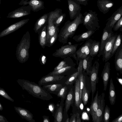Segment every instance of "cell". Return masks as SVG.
Instances as JSON below:
<instances>
[{
  "label": "cell",
  "mask_w": 122,
  "mask_h": 122,
  "mask_svg": "<svg viewBox=\"0 0 122 122\" xmlns=\"http://www.w3.org/2000/svg\"><path fill=\"white\" fill-rule=\"evenodd\" d=\"M17 81L23 90H26L33 96L44 100L48 101L52 96L39 84L27 80L18 79Z\"/></svg>",
  "instance_id": "6da1fadb"
},
{
  "label": "cell",
  "mask_w": 122,
  "mask_h": 122,
  "mask_svg": "<svg viewBox=\"0 0 122 122\" xmlns=\"http://www.w3.org/2000/svg\"><path fill=\"white\" fill-rule=\"evenodd\" d=\"M83 17L80 13L73 21L68 20L65 23L58 34V38L59 42L63 44L66 43L68 38L73 36L79 25L82 23Z\"/></svg>",
  "instance_id": "7a4b0ae2"
},
{
  "label": "cell",
  "mask_w": 122,
  "mask_h": 122,
  "mask_svg": "<svg viewBox=\"0 0 122 122\" xmlns=\"http://www.w3.org/2000/svg\"><path fill=\"white\" fill-rule=\"evenodd\" d=\"M30 43V34L28 31L24 35L16 47L15 54L17 59L20 62L25 63L29 58Z\"/></svg>",
  "instance_id": "3957f363"
},
{
  "label": "cell",
  "mask_w": 122,
  "mask_h": 122,
  "mask_svg": "<svg viewBox=\"0 0 122 122\" xmlns=\"http://www.w3.org/2000/svg\"><path fill=\"white\" fill-rule=\"evenodd\" d=\"M82 24L88 30H94L99 29L100 26L98 14L95 11L88 10L83 14Z\"/></svg>",
  "instance_id": "277c9868"
},
{
  "label": "cell",
  "mask_w": 122,
  "mask_h": 122,
  "mask_svg": "<svg viewBox=\"0 0 122 122\" xmlns=\"http://www.w3.org/2000/svg\"><path fill=\"white\" fill-rule=\"evenodd\" d=\"M78 44L67 45L61 46L60 48L56 50L52 54L53 56L64 59L68 56L72 57L76 61L78 64L76 54L77 48Z\"/></svg>",
  "instance_id": "5b68a950"
},
{
  "label": "cell",
  "mask_w": 122,
  "mask_h": 122,
  "mask_svg": "<svg viewBox=\"0 0 122 122\" xmlns=\"http://www.w3.org/2000/svg\"><path fill=\"white\" fill-rule=\"evenodd\" d=\"M99 66V63L97 61H95L92 67L90 72L92 89V102L93 100L94 95L96 90V84L98 82L99 79L98 73Z\"/></svg>",
  "instance_id": "8992f818"
},
{
  "label": "cell",
  "mask_w": 122,
  "mask_h": 122,
  "mask_svg": "<svg viewBox=\"0 0 122 122\" xmlns=\"http://www.w3.org/2000/svg\"><path fill=\"white\" fill-rule=\"evenodd\" d=\"M117 35L113 34L105 45L102 55V60L105 62L107 61L111 58V53Z\"/></svg>",
  "instance_id": "52a82bcc"
},
{
  "label": "cell",
  "mask_w": 122,
  "mask_h": 122,
  "mask_svg": "<svg viewBox=\"0 0 122 122\" xmlns=\"http://www.w3.org/2000/svg\"><path fill=\"white\" fill-rule=\"evenodd\" d=\"M93 41L89 39L76 51V54L78 61L83 60L90 55V47Z\"/></svg>",
  "instance_id": "ba28073f"
},
{
  "label": "cell",
  "mask_w": 122,
  "mask_h": 122,
  "mask_svg": "<svg viewBox=\"0 0 122 122\" xmlns=\"http://www.w3.org/2000/svg\"><path fill=\"white\" fill-rule=\"evenodd\" d=\"M31 10V7L29 5L23 6L9 13L6 17L12 18L21 17L30 14Z\"/></svg>",
  "instance_id": "9c48e42d"
},
{
  "label": "cell",
  "mask_w": 122,
  "mask_h": 122,
  "mask_svg": "<svg viewBox=\"0 0 122 122\" xmlns=\"http://www.w3.org/2000/svg\"><path fill=\"white\" fill-rule=\"evenodd\" d=\"M29 19L22 20L10 25L0 33V38L7 36L17 30L27 23Z\"/></svg>",
  "instance_id": "30bf717a"
},
{
  "label": "cell",
  "mask_w": 122,
  "mask_h": 122,
  "mask_svg": "<svg viewBox=\"0 0 122 122\" xmlns=\"http://www.w3.org/2000/svg\"><path fill=\"white\" fill-rule=\"evenodd\" d=\"M67 0L70 18L71 20L74 19L81 13V6L74 0Z\"/></svg>",
  "instance_id": "8fae6325"
},
{
  "label": "cell",
  "mask_w": 122,
  "mask_h": 122,
  "mask_svg": "<svg viewBox=\"0 0 122 122\" xmlns=\"http://www.w3.org/2000/svg\"><path fill=\"white\" fill-rule=\"evenodd\" d=\"M112 29L105 26L104 29L100 42L99 50L98 56L102 55L105 45L110 37L113 34Z\"/></svg>",
  "instance_id": "7c38bea8"
},
{
  "label": "cell",
  "mask_w": 122,
  "mask_h": 122,
  "mask_svg": "<svg viewBox=\"0 0 122 122\" xmlns=\"http://www.w3.org/2000/svg\"><path fill=\"white\" fill-rule=\"evenodd\" d=\"M29 5L31 7V11L34 12H38L44 8V2L40 0H21L19 5L25 6Z\"/></svg>",
  "instance_id": "4fadbf2b"
},
{
  "label": "cell",
  "mask_w": 122,
  "mask_h": 122,
  "mask_svg": "<svg viewBox=\"0 0 122 122\" xmlns=\"http://www.w3.org/2000/svg\"><path fill=\"white\" fill-rule=\"evenodd\" d=\"M105 95L104 93H102L98 97L97 122H101L102 120L105 106Z\"/></svg>",
  "instance_id": "5bb4252c"
},
{
  "label": "cell",
  "mask_w": 122,
  "mask_h": 122,
  "mask_svg": "<svg viewBox=\"0 0 122 122\" xmlns=\"http://www.w3.org/2000/svg\"><path fill=\"white\" fill-rule=\"evenodd\" d=\"M122 16V5L107 20L106 26L112 29L117 21Z\"/></svg>",
  "instance_id": "9a60e30c"
},
{
  "label": "cell",
  "mask_w": 122,
  "mask_h": 122,
  "mask_svg": "<svg viewBox=\"0 0 122 122\" xmlns=\"http://www.w3.org/2000/svg\"><path fill=\"white\" fill-rule=\"evenodd\" d=\"M15 110L22 118L29 122H35L33 114L28 110L20 107H14Z\"/></svg>",
  "instance_id": "2e32d148"
},
{
  "label": "cell",
  "mask_w": 122,
  "mask_h": 122,
  "mask_svg": "<svg viewBox=\"0 0 122 122\" xmlns=\"http://www.w3.org/2000/svg\"><path fill=\"white\" fill-rule=\"evenodd\" d=\"M65 99L61 98L59 104L56 106L55 110L52 114L54 118V122H61L63 118L64 102Z\"/></svg>",
  "instance_id": "e0dca14e"
},
{
  "label": "cell",
  "mask_w": 122,
  "mask_h": 122,
  "mask_svg": "<svg viewBox=\"0 0 122 122\" xmlns=\"http://www.w3.org/2000/svg\"><path fill=\"white\" fill-rule=\"evenodd\" d=\"M97 3L99 10L104 14L107 13L114 5L111 0H97Z\"/></svg>",
  "instance_id": "ac0fdd59"
},
{
  "label": "cell",
  "mask_w": 122,
  "mask_h": 122,
  "mask_svg": "<svg viewBox=\"0 0 122 122\" xmlns=\"http://www.w3.org/2000/svg\"><path fill=\"white\" fill-rule=\"evenodd\" d=\"M110 65V63L109 62L107 61L105 62L101 75L103 84V90L105 91L107 89L109 79Z\"/></svg>",
  "instance_id": "d6986e66"
},
{
  "label": "cell",
  "mask_w": 122,
  "mask_h": 122,
  "mask_svg": "<svg viewBox=\"0 0 122 122\" xmlns=\"http://www.w3.org/2000/svg\"><path fill=\"white\" fill-rule=\"evenodd\" d=\"M74 99V93L72 88H71L68 93L65 104V107L64 109L63 119L65 118L67 115L70 106L73 103ZM63 120V119H62Z\"/></svg>",
  "instance_id": "ffe728a7"
},
{
  "label": "cell",
  "mask_w": 122,
  "mask_h": 122,
  "mask_svg": "<svg viewBox=\"0 0 122 122\" xmlns=\"http://www.w3.org/2000/svg\"><path fill=\"white\" fill-rule=\"evenodd\" d=\"M115 68L117 71L122 73V43L115 52L114 60Z\"/></svg>",
  "instance_id": "44dd1931"
},
{
  "label": "cell",
  "mask_w": 122,
  "mask_h": 122,
  "mask_svg": "<svg viewBox=\"0 0 122 122\" xmlns=\"http://www.w3.org/2000/svg\"><path fill=\"white\" fill-rule=\"evenodd\" d=\"M64 77V76L46 75L42 77L38 81V84L41 86L49 82L60 81Z\"/></svg>",
  "instance_id": "7402d4cb"
},
{
  "label": "cell",
  "mask_w": 122,
  "mask_h": 122,
  "mask_svg": "<svg viewBox=\"0 0 122 122\" xmlns=\"http://www.w3.org/2000/svg\"><path fill=\"white\" fill-rule=\"evenodd\" d=\"M48 13H46L41 16L36 21L33 30L36 33L41 30V28L48 22Z\"/></svg>",
  "instance_id": "603a6c76"
},
{
  "label": "cell",
  "mask_w": 122,
  "mask_h": 122,
  "mask_svg": "<svg viewBox=\"0 0 122 122\" xmlns=\"http://www.w3.org/2000/svg\"><path fill=\"white\" fill-rule=\"evenodd\" d=\"M98 91L97 90L96 95L92 102L90 106V112L93 122H97L96 113L98 105Z\"/></svg>",
  "instance_id": "cb8c5ba5"
},
{
  "label": "cell",
  "mask_w": 122,
  "mask_h": 122,
  "mask_svg": "<svg viewBox=\"0 0 122 122\" xmlns=\"http://www.w3.org/2000/svg\"><path fill=\"white\" fill-rule=\"evenodd\" d=\"M59 30V28L55 26L53 23V22L52 20H48L46 28V42Z\"/></svg>",
  "instance_id": "d4e9b609"
},
{
  "label": "cell",
  "mask_w": 122,
  "mask_h": 122,
  "mask_svg": "<svg viewBox=\"0 0 122 122\" xmlns=\"http://www.w3.org/2000/svg\"><path fill=\"white\" fill-rule=\"evenodd\" d=\"M95 31L94 30H88L81 34L74 36L73 39L77 42L88 40Z\"/></svg>",
  "instance_id": "484cf974"
},
{
  "label": "cell",
  "mask_w": 122,
  "mask_h": 122,
  "mask_svg": "<svg viewBox=\"0 0 122 122\" xmlns=\"http://www.w3.org/2000/svg\"><path fill=\"white\" fill-rule=\"evenodd\" d=\"M74 99L75 104L78 109L81 103L80 100V81L78 79H77L75 81Z\"/></svg>",
  "instance_id": "4316f807"
},
{
  "label": "cell",
  "mask_w": 122,
  "mask_h": 122,
  "mask_svg": "<svg viewBox=\"0 0 122 122\" xmlns=\"http://www.w3.org/2000/svg\"><path fill=\"white\" fill-rule=\"evenodd\" d=\"M47 24H46L40 30L39 33L38 40L39 44L41 47L44 49L46 46V28Z\"/></svg>",
  "instance_id": "83f0119b"
},
{
  "label": "cell",
  "mask_w": 122,
  "mask_h": 122,
  "mask_svg": "<svg viewBox=\"0 0 122 122\" xmlns=\"http://www.w3.org/2000/svg\"><path fill=\"white\" fill-rule=\"evenodd\" d=\"M63 87L62 84H56L44 85L42 87L49 93L57 95L60 89Z\"/></svg>",
  "instance_id": "f1b7e54d"
},
{
  "label": "cell",
  "mask_w": 122,
  "mask_h": 122,
  "mask_svg": "<svg viewBox=\"0 0 122 122\" xmlns=\"http://www.w3.org/2000/svg\"><path fill=\"white\" fill-rule=\"evenodd\" d=\"M63 59L54 68L52 71H55L68 66H74V64L70 56H68Z\"/></svg>",
  "instance_id": "f546056e"
},
{
  "label": "cell",
  "mask_w": 122,
  "mask_h": 122,
  "mask_svg": "<svg viewBox=\"0 0 122 122\" xmlns=\"http://www.w3.org/2000/svg\"><path fill=\"white\" fill-rule=\"evenodd\" d=\"M116 97V93L112 79L111 78L110 80L109 92V98L111 105H113L114 104L115 102Z\"/></svg>",
  "instance_id": "4dcf8cb0"
},
{
  "label": "cell",
  "mask_w": 122,
  "mask_h": 122,
  "mask_svg": "<svg viewBox=\"0 0 122 122\" xmlns=\"http://www.w3.org/2000/svg\"><path fill=\"white\" fill-rule=\"evenodd\" d=\"M93 58L89 55L83 59L82 71L83 72L86 71L88 74H90L92 67V62Z\"/></svg>",
  "instance_id": "1f68e13d"
},
{
  "label": "cell",
  "mask_w": 122,
  "mask_h": 122,
  "mask_svg": "<svg viewBox=\"0 0 122 122\" xmlns=\"http://www.w3.org/2000/svg\"><path fill=\"white\" fill-rule=\"evenodd\" d=\"M100 42L93 41L91 44L90 48V56L93 58L98 54L99 50Z\"/></svg>",
  "instance_id": "d6a6232c"
},
{
  "label": "cell",
  "mask_w": 122,
  "mask_h": 122,
  "mask_svg": "<svg viewBox=\"0 0 122 122\" xmlns=\"http://www.w3.org/2000/svg\"><path fill=\"white\" fill-rule=\"evenodd\" d=\"M74 66H69L57 71L50 72L47 75L64 76Z\"/></svg>",
  "instance_id": "836d02e7"
},
{
  "label": "cell",
  "mask_w": 122,
  "mask_h": 122,
  "mask_svg": "<svg viewBox=\"0 0 122 122\" xmlns=\"http://www.w3.org/2000/svg\"><path fill=\"white\" fill-rule=\"evenodd\" d=\"M62 13L61 9H56L54 11H51L48 13V20H51L53 22Z\"/></svg>",
  "instance_id": "e575fe53"
},
{
  "label": "cell",
  "mask_w": 122,
  "mask_h": 122,
  "mask_svg": "<svg viewBox=\"0 0 122 122\" xmlns=\"http://www.w3.org/2000/svg\"><path fill=\"white\" fill-rule=\"evenodd\" d=\"M122 35L120 34L117 35L114 43L113 49L111 53V58L115 53L118 48L121 44Z\"/></svg>",
  "instance_id": "d590c367"
},
{
  "label": "cell",
  "mask_w": 122,
  "mask_h": 122,
  "mask_svg": "<svg viewBox=\"0 0 122 122\" xmlns=\"http://www.w3.org/2000/svg\"><path fill=\"white\" fill-rule=\"evenodd\" d=\"M78 77L80 81V100L81 103L82 101V96L83 90L85 85V77L82 73L79 74Z\"/></svg>",
  "instance_id": "8d00e7d4"
},
{
  "label": "cell",
  "mask_w": 122,
  "mask_h": 122,
  "mask_svg": "<svg viewBox=\"0 0 122 122\" xmlns=\"http://www.w3.org/2000/svg\"><path fill=\"white\" fill-rule=\"evenodd\" d=\"M59 32V30L54 35L51 37L49 40L46 41V46L50 47L54 44L58 38Z\"/></svg>",
  "instance_id": "74e56055"
},
{
  "label": "cell",
  "mask_w": 122,
  "mask_h": 122,
  "mask_svg": "<svg viewBox=\"0 0 122 122\" xmlns=\"http://www.w3.org/2000/svg\"><path fill=\"white\" fill-rule=\"evenodd\" d=\"M79 74L77 71L72 74L65 82V84L67 85H71L75 81Z\"/></svg>",
  "instance_id": "f35d334b"
},
{
  "label": "cell",
  "mask_w": 122,
  "mask_h": 122,
  "mask_svg": "<svg viewBox=\"0 0 122 122\" xmlns=\"http://www.w3.org/2000/svg\"><path fill=\"white\" fill-rule=\"evenodd\" d=\"M89 93L88 91L86 89L85 85L83 90L82 96V101L85 105H86L88 102Z\"/></svg>",
  "instance_id": "ab89813d"
},
{
  "label": "cell",
  "mask_w": 122,
  "mask_h": 122,
  "mask_svg": "<svg viewBox=\"0 0 122 122\" xmlns=\"http://www.w3.org/2000/svg\"><path fill=\"white\" fill-rule=\"evenodd\" d=\"M103 113V121L104 122H109L110 120V110L109 107L107 105H106Z\"/></svg>",
  "instance_id": "60d3db41"
},
{
  "label": "cell",
  "mask_w": 122,
  "mask_h": 122,
  "mask_svg": "<svg viewBox=\"0 0 122 122\" xmlns=\"http://www.w3.org/2000/svg\"><path fill=\"white\" fill-rule=\"evenodd\" d=\"M66 16L65 13H62L56 20L53 21V23L55 26L58 27L60 24L63 22Z\"/></svg>",
  "instance_id": "b9f144b4"
},
{
  "label": "cell",
  "mask_w": 122,
  "mask_h": 122,
  "mask_svg": "<svg viewBox=\"0 0 122 122\" xmlns=\"http://www.w3.org/2000/svg\"><path fill=\"white\" fill-rule=\"evenodd\" d=\"M67 87L64 86L62 87L60 90L56 95L58 97L65 99L67 93Z\"/></svg>",
  "instance_id": "7bdbcfd3"
},
{
  "label": "cell",
  "mask_w": 122,
  "mask_h": 122,
  "mask_svg": "<svg viewBox=\"0 0 122 122\" xmlns=\"http://www.w3.org/2000/svg\"><path fill=\"white\" fill-rule=\"evenodd\" d=\"M0 95L6 99L12 102H14V99L9 95L4 89L0 87Z\"/></svg>",
  "instance_id": "ee69618b"
},
{
  "label": "cell",
  "mask_w": 122,
  "mask_h": 122,
  "mask_svg": "<svg viewBox=\"0 0 122 122\" xmlns=\"http://www.w3.org/2000/svg\"><path fill=\"white\" fill-rule=\"evenodd\" d=\"M122 26V16L117 21L114 25L113 28L114 30L117 31Z\"/></svg>",
  "instance_id": "f6af8a7d"
},
{
  "label": "cell",
  "mask_w": 122,
  "mask_h": 122,
  "mask_svg": "<svg viewBox=\"0 0 122 122\" xmlns=\"http://www.w3.org/2000/svg\"><path fill=\"white\" fill-rule=\"evenodd\" d=\"M56 107V106L54 103L51 102L48 104L47 109L52 114L54 112Z\"/></svg>",
  "instance_id": "bcb514c9"
},
{
  "label": "cell",
  "mask_w": 122,
  "mask_h": 122,
  "mask_svg": "<svg viewBox=\"0 0 122 122\" xmlns=\"http://www.w3.org/2000/svg\"><path fill=\"white\" fill-rule=\"evenodd\" d=\"M40 64L42 65H44L46 64L47 61L46 57L43 54H42L39 59Z\"/></svg>",
  "instance_id": "7dc6e473"
},
{
  "label": "cell",
  "mask_w": 122,
  "mask_h": 122,
  "mask_svg": "<svg viewBox=\"0 0 122 122\" xmlns=\"http://www.w3.org/2000/svg\"><path fill=\"white\" fill-rule=\"evenodd\" d=\"M79 62L77 67V71L79 74L82 73L83 70V60H81L79 61Z\"/></svg>",
  "instance_id": "c3c4849f"
},
{
  "label": "cell",
  "mask_w": 122,
  "mask_h": 122,
  "mask_svg": "<svg viewBox=\"0 0 122 122\" xmlns=\"http://www.w3.org/2000/svg\"><path fill=\"white\" fill-rule=\"evenodd\" d=\"M76 2L80 5L86 6L88 4V0H74Z\"/></svg>",
  "instance_id": "681fc988"
},
{
  "label": "cell",
  "mask_w": 122,
  "mask_h": 122,
  "mask_svg": "<svg viewBox=\"0 0 122 122\" xmlns=\"http://www.w3.org/2000/svg\"><path fill=\"white\" fill-rule=\"evenodd\" d=\"M76 114H75L72 115L69 120L70 122H76Z\"/></svg>",
  "instance_id": "f907efd6"
},
{
  "label": "cell",
  "mask_w": 122,
  "mask_h": 122,
  "mask_svg": "<svg viewBox=\"0 0 122 122\" xmlns=\"http://www.w3.org/2000/svg\"><path fill=\"white\" fill-rule=\"evenodd\" d=\"M122 121V114L112 121V122H121Z\"/></svg>",
  "instance_id": "816d5d0a"
},
{
  "label": "cell",
  "mask_w": 122,
  "mask_h": 122,
  "mask_svg": "<svg viewBox=\"0 0 122 122\" xmlns=\"http://www.w3.org/2000/svg\"><path fill=\"white\" fill-rule=\"evenodd\" d=\"M0 122H9L3 116L0 114Z\"/></svg>",
  "instance_id": "f5cc1de1"
},
{
  "label": "cell",
  "mask_w": 122,
  "mask_h": 122,
  "mask_svg": "<svg viewBox=\"0 0 122 122\" xmlns=\"http://www.w3.org/2000/svg\"><path fill=\"white\" fill-rule=\"evenodd\" d=\"M42 117L43 118V122H50L49 116H42Z\"/></svg>",
  "instance_id": "db71d44e"
},
{
  "label": "cell",
  "mask_w": 122,
  "mask_h": 122,
  "mask_svg": "<svg viewBox=\"0 0 122 122\" xmlns=\"http://www.w3.org/2000/svg\"><path fill=\"white\" fill-rule=\"evenodd\" d=\"M76 122H81V120L79 114L78 113H76Z\"/></svg>",
  "instance_id": "11a10c76"
},
{
  "label": "cell",
  "mask_w": 122,
  "mask_h": 122,
  "mask_svg": "<svg viewBox=\"0 0 122 122\" xmlns=\"http://www.w3.org/2000/svg\"><path fill=\"white\" fill-rule=\"evenodd\" d=\"M117 79L118 82L121 85H122V79L120 78H119L118 77L116 78Z\"/></svg>",
  "instance_id": "9f6ffc18"
},
{
  "label": "cell",
  "mask_w": 122,
  "mask_h": 122,
  "mask_svg": "<svg viewBox=\"0 0 122 122\" xmlns=\"http://www.w3.org/2000/svg\"><path fill=\"white\" fill-rule=\"evenodd\" d=\"M3 106L0 103V111H2L3 110Z\"/></svg>",
  "instance_id": "6f0895ef"
},
{
  "label": "cell",
  "mask_w": 122,
  "mask_h": 122,
  "mask_svg": "<svg viewBox=\"0 0 122 122\" xmlns=\"http://www.w3.org/2000/svg\"><path fill=\"white\" fill-rule=\"evenodd\" d=\"M69 118L68 117L66 119L65 122H69Z\"/></svg>",
  "instance_id": "680465c9"
},
{
  "label": "cell",
  "mask_w": 122,
  "mask_h": 122,
  "mask_svg": "<svg viewBox=\"0 0 122 122\" xmlns=\"http://www.w3.org/2000/svg\"><path fill=\"white\" fill-rule=\"evenodd\" d=\"M56 0L57 1H59V2H61V1L60 0Z\"/></svg>",
  "instance_id": "91938a15"
},
{
  "label": "cell",
  "mask_w": 122,
  "mask_h": 122,
  "mask_svg": "<svg viewBox=\"0 0 122 122\" xmlns=\"http://www.w3.org/2000/svg\"><path fill=\"white\" fill-rule=\"evenodd\" d=\"M1 4V0H0V5Z\"/></svg>",
  "instance_id": "94428289"
}]
</instances>
